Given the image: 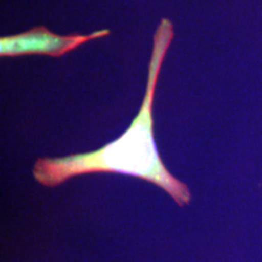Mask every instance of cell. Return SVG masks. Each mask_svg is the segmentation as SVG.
Segmentation results:
<instances>
[{
    "mask_svg": "<svg viewBox=\"0 0 262 262\" xmlns=\"http://www.w3.org/2000/svg\"><path fill=\"white\" fill-rule=\"evenodd\" d=\"M172 39V22L163 18L153 38L142 106L125 133L119 139L94 152L38 159L33 175L40 185L55 187L68 179L84 173L119 172L155 183L171 195L180 206L189 204V188L186 183L173 178L165 168L157 149L153 134V101L157 81Z\"/></svg>",
    "mask_w": 262,
    "mask_h": 262,
    "instance_id": "6da1fadb",
    "label": "cell"
},
{
    "mask_svg": "<svg viewBox=\"0 0 262 262\" xmlns=\"http://www.w3.org/2000/svg\"><path fill=\"white\" fill-rule=\"evenodd\" d=\"M110 34L111 31L108 29H101L88 35H58L51 33L44 26H39L28 32L2 37L0 56L15 57L22 55H48L52 57H60L79 48L85 42L107 37Z\"/></svg>",
    "mask_w": 262,
    "mask_h": 262,
    "instance_id": "7a4b0ae2",
    "label": "cell"
}]
</instances>
